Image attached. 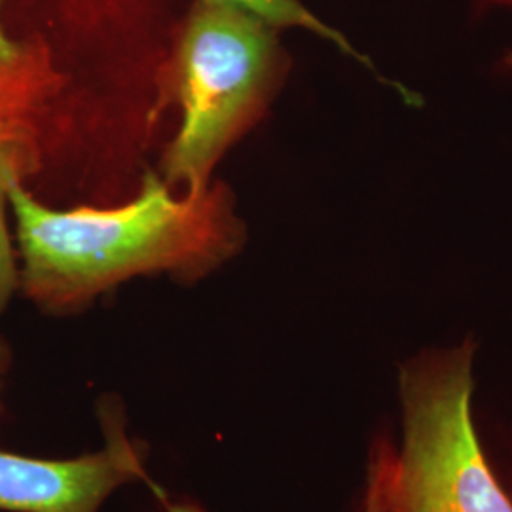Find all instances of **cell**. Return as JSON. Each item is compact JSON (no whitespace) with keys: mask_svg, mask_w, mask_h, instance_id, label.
<instances>
[{"mask_svg":"<svg viewBox=\"0 0 512 512\" xmlns=\"http://www.w3.org/2000/svg\"><path fill=\"white\" fill-rule=\"evenodd\" d=\"M19 285L48 310L82 306L135 275L190 272L222 256L228 224L207 188L175 198L150 175L137 200L112 211H55L21 181L10 188Z\"/></svg>","mask_w":512,"mask_h":512,"instance_id":"obj_1","label":"cell"},{"mask_svg":"<svg viewBox=\"0 0 512 512\" xmlns=\"http://www.w3.org/2000/svg\"><path fill=\"white\" fill-rule=\"evenodd\" d=\"M475 349L465 340L404 363L403 450L378 454L384 512H512L471 416Z\"/></svg>","mask_w":512,"mask_h":512,"instance_id":"obj_2","label":"cell"},{"mask_svg":"<svg viewBox=\"0 0 512 512\" xmlns=\"http://www.w3.org/2000/svg\"><path fill=\"white\" fill-rule=\"evenodd\" d=\"M277 27L226 2L200 0L179 48L183 124L165 160V179L188 192L207 177L281 73Z\"/></svg>","mask_w":512,"mask_h":512,"instance_id":"obj_3","label":"cell"},{"mask_svg":"<svg viewBox=\"0 0 512 512\" xmlns=\"http://www.w3.org/2000/svg\"><path fill=\"white\" fill-rule=\"evenodd\" d=\"M101 452L76 459H38L0 450V511L99 512L112 492L147 480L143 454L112 412Z\"/></svg>","mask_w":512,"mask_h":512,"instance_id":"obj_4","label":"cell"},{"mask_svg":"<svg viewBox=\"0 0 512 512\" xmlns=\"http://www.w3.org/2000/svg\"><path fill=\"white\" fill-rule=\"evenodd\" d=\"M31 128L0 120V313L6 310L19 285V268L6 222L10 188L21 181L23 167L31 160Z\"/></svg>","mask_w":512,"mask_h":512,"instance_id":"obj_5","label":"cell"},{"mask_svg":"<svg viewBox=\"0 0 512 512\" xmlns=\"http://www.w3.org/2000/svg\"><path fill=\"white\" fill-rule=\"evenodd\" d=\"M40 55L19 46L0 27V120L29 128V114L44 90Z\"/></svg>","mask_w":512,"mask_h":512,"instance_id":"obj_6","label":"cell"},{"mask_svg":"<svg viewBox=\"0 0 512 512\" xmlns=\"http://www.w3.org/2000/svg\"><path fill=\"white\" fill-rule=\"evenodd\" d=\"M211 2H226V4L245 8V10L256 14L258 18L266 19L277 29H285V27L306 29V31H311V33L329 40L334 46H338L344 54L353 55V57L368 63L366 57L355 52V48L349 44L348 38L340 35L338 31H334L325 21L313 16L300 0H211Z\"/></svg>","mask_w":512,"mask_h":512,"instance_id":"obj_7","label":"cell"},{"mask_svg":"<svg viewBox=\"0 0 512 512\" xmlns=\"http://www.w3.org/2000/svg\"><path fill=\"white\" fill-rule=\"evenodd\" d=\"M169 512H196L188 507H169ZM365 512H384V490H382V463L376 458L370 469L368 494H366Z\"/></svg>","mask_w":512,"mask_h":512,"instance_id":"obj_8","label":"cell"},{"mask_svg":"<svg viewBox=\"0 0 512 512\" xmlns=\"http://www.w3.org/2000/svg\"><path fill=\"white\" fill-rule=\"evenodd\" d=\"M503 67H505V71H509L512 74V54L507 55L503 59Z\"/></svg>","mask_w":512,"mask_h":512,"instance_id":"obj_9","label":"cell"},{"mask_svg":"<svg viewBox=\"0 0 512 512\" xmlns=\"http://www.w3.org/2000/svg\"><path fill=\"white\" fill-rule=\"evenodd\" d=\"M2 372H4V355H2V349H0V382H2Z\"/></svg>","mask_w":512,"mask_h":512,"instance_id":"obj_10","label":"cell"}]
</instances>
